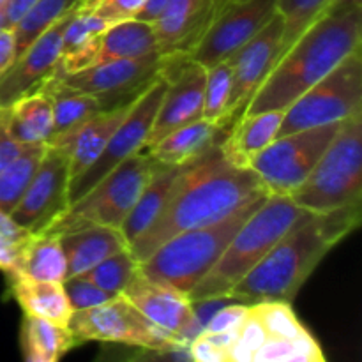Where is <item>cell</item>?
I'll return each instance as SVG.
<instances>
[{
  "instance_id": "cell-24",
  "label": "cell",
  "mask_w": 362,
  "mask_h": 362,
  "mask_svg": "<svg viewBox=\"0 0 362 362\" xmlns=\"http://www.w3.org/2000/svg\"><path fill=\"white\" fill-rule=\"evenodd\" d=\"M6 129L18 144H49L53 134V106L41 87L0 108Z\"/></svg>"
},
{
  "instance_id": "cell-19",
  "label": "cell",
  "mask_w": 362,
  "mask_h": 362,
  "mask_svg": "<svg viewBox=\"0 0 362 362\" xmlns=\"http://www.w3.org/2000/svg\"><path fill=\"white\" fill-rule=\"evenodd\" d=\"M225 0H170L152 21L161 55L189 59Z\"/></svg>"
},
{
  "instance_id": "cell-25",
  "label": "cell",
  "mask_w": 362,
  "mask_h": 362,
  "mask_svg": "<svg viewBox=\"0 0 362 362\" xmlns=\"http://www.w3.org/2000/svg\"><path fill=\"white\" fill-rule=\"evenodd\" d=\"M11 296L25 315L67 325L73 315L64 285L59 281H39L25 274L9 276Z\"/></svg>"
},
{
  "instance_id": "cell-8",
  "label": "cell",
  "mask_w": 362,
  "mask_h": 362,
  "mask_svg": "<svg viewBox=\"0 0 362 362\" xmlns=\"http://www.w3.org/2000/svg\"><path fill=\"white\" fill-rule=\"evenodd\" d=\"M357 113H362L361 49L346 57L285 110L278 136L343 122Z\"/></svg>"
},
{
  "instance_id": "cell-18",
  "label": "cell",
  "mask_w": 362,
  "mask_h": 362,
  "mask_svg": "<svg viewBox=\"0 0 362 362\" xmlns=\"http://www.w3.org/2000/svg\"><path fill=\"white\" fill-rule=\"evenodd\" d=\"M122 296L148 320L186 345H189L191 339L200 332L194 317V306L187 296L145 278L140 271L127 283Z\"/></svg>"
},
{
  "instance_id": "cell-43",
  "label": "cell",
  "mask_w": 362,
  "mask_h": 362,
  "mask_svg": "<svg viewBox=\"0 0 362 362\" xmlns=\"http://www.w3.org/2000/svg\"><path fill=\"white\" fill-rule=\"evenodd\" d=\"M35 2H37V0H6L2 9H4V16H6V21H7V27L13 28Z\"/></svg>"
},
{
  "instance_id": "cell-16",
  "label": "cell",
  "mask_w": 362,
  "mask_h": 362,
  "mask_svg": "<svg viewBox=\"0 0 362 362\" xmlns=\"http://www.w3.org/2000/svg\"><path fill=\"white\" fill-rule=\"evenodd\" d=\"M165 71L168 74V88L163 95L144 148L158 144L177 127L202 119L207 69L197 60L172 57Z\"/></svg>"
},
{
  "instance_id": "cell-1",
  "label": "cell",
  "mask_w": 362,
  "mask_h": 362,
  "mask_svg": "<svg viewBox=\"0 0 362 362\" xmlns=\"http://www.w3.org/2000/svg\"><path fill=\"white\" fill-rule=\"evenodd\" d=\"M269 191L251 168L226 161L219 145L182 166L158 218L129 244L138 262L177 233L212 225Z\"/></svg>"
},
{
  "instance_id": "cell-28",
  "label": "cell",
  "mask_w": 362,
  "mask_h": 362,
  "mask_svg": "<svg viewBox=\"0 0 362 362\" xmlns=\"http://www.w3.org/2000/svg\"><path fill=\"white\" fill-rule=\"evenodd\" d=\"M184 166V165H182ZM182 166H159L144 187L141 194L138 197L136 204L127 214L126 221L122 225V233L127 243H133L138 235L145 232L148 226L154 223L161 209L165 207L175 179L179 177Z\"/></svg>"
},
{
  "instance_id": "cell-22",
  "label": "cell",
  "mask_w": 362,
  "mask_h": 362,
  "mask_svg": "<svg viewBox=\"0 0 362 362\" xmlns=\"http://www.w3.org/2000/svg\"><path fill=\"white\" fill-rule=\"evenodd\" d=\"M283 115L285 110H269L240 117L219 144L226 161L240 168H250L251 159L278 138Z\"/></svg>"
},
{
  "instance_id": "cell-20",
  "label": "cell",
  "mask_w": 362,
  "mask_h": 362,
  "mask_svg": "<svg viewBox=\"0 0 362 362\" xmlns=\"http://www.w3.org/2000/svg\"><path fill=\"white\" fill-rule=\"evenodd\" d=\"M131 105L133 103L99 110L98 113H94L88 119H85L83 122L78 124L69 133L49 141L48 145L60 148L67 156V159H69L71 182L98 159L105 145L108 144L113 131L126 119L127 112L131 110Z\"/></svg>"
},
{
  "instance_id": "cell-35",
  "label": "cell",
  "mask_w": 362,
  "mask_h": 362,
  "mask_svg": "<svg viewBox=\"0 0 362 362\" xmlns=\"http://www.w3.org/2000/svg\"><path fill=\"white\" fill-rule=\"evenodd\" d=\"M205 69H207V78H205L202 119L225 127L230 88H232V66L228 60H223Z\"/></svg>"
},
{
  "instance_id": "cell-46",
  "label": "cell",
  "mask_w": 362,
  "mask_h": 362,
  "mask_svg": "<svg viewBox=\"0 0 362 362\" xmlns=\"http://www.w3.org/2000/svg\"><path fill=\"white\" fill-rule=\"evenodd\" d=\"M98 2H99V0H81V7H80V9L90 11L92 7H94Z\"/></svg>"
},
{
  "instance_id": "cell-9",
  "label": "cell",
  "mask_w": 362,
  "mask_h": 362,
  "mask_svg": "<svg viewBox=\"0 0 362 362\" xmlns=\"http://www.w3.org/2000/svg\"><path fill=\"white\" fill-rule=\"evenodd\" d=\"M67 327L80 343H120L163 354L187 349L186 343L148 320L122 293L94 308L73 311Z\"/></svg>"
},
{
  "instance_id": "cell-34",
  "label": "cell",
  "mask_w": 362,
  "mask_h": 362,
  "mask_svg": "<svg viewBox=\"0 0 362 362\" xmlns=\"http://www.w3.org/2000/svg\"><path fill=\"white\" fill-rule=\"evenodd\" d=\"M138 265H140V262L133 257V253L127 247V250H122L119 253L112 255V257L105 258V260L99 262L98 265H94V267L88 269L87 272L80 276L98 285L105 292H110L112 296H119L138 272Z\"/></svg>"
},
{
  "instance_id": "cell-21",
  "label": "cell",
  "mask_w": 362,
  "mask_h": 362,
  "mask_svg": "<svg viewBox=\"0 0 362 362\" xmlns=\"http://www.w3.org/2000/svg\"><path fill=\"white\" fill-rule=\"evenodd\" d=\"M59 239L67 260V278L83 274L105 258L129 247L122 230L103 225L62 233Z\"/></svg>"
},
{
  "instance_id": "cell-26",
  "label": "cell",
  "mask_w": 362,
  "mask_h": 362,
  "mask_svg": "<svg viewBox=\"0 0 362 362\" xmlns=\"http://www.w3.org/2000/svg\"><path fill=\"white\" fill-rule=\"evenodd\" d=\"M158 52V39L152 23L126 18L112 21L99 37L98 62L120 59H138Z\"/></svg>"
},
{
  "instance_id": "cell-42",
  "label": "cell",
  "mask_w": 362,
  "mask_h": 362,
  "mask_svg": "<svg viewBox=\"0 0 362 362\" xmlns=\"http://www.w3.org/2000/svg\"><path fill=\"white\" fill-rule=\"evenodd\" d=\"M14 59H16V48H14L13 28H4L0 32V76L6 73Z\"/></svg>"
},
{
  "instance_id": "cell-13",
  "label": "cell",
  "mask_w": 362,
  "mask_h": 362,
  "mask_svg": "<svg viewBox=\"0 0 362 362\" xmlns=\"http://www.w3.org/2000/svg\"><path fill=\"white\" fill-rule=\"evenodd\" d=\"M276 6L278 0H225L189 59L204 67L228 60L272 20Z\"/></svg>"
},
{
  "instance_id": "cell-31",
  "label": "cell",
  "mask_w": 362,
  "mask_h": 362,
  "mask_svg": "<svg viewBox=\"0 0 362 362\" xmlns=\"http://www.w3.org/2000/svg\"><path fill=\"white\" fill-rule=\"evenodd\" d=\"M48 144L23 145L18 158L0 173V211L11 214L23 198L42 161Z\"/></svg>"
},
{
  "instance_id": "cell-6",
  "label": "cell",
  "mask_w": 362,
  "mask_h": 362,
  "mask_svg": "<svg viewBox=\"0 0 362 362\" xmlns=\"http://www.w3.org/2000/svg\"><path fill=\"white\" fill-rule=\"evenodd\" d=\"M159 166L161 165L148 154L147 148H140L103 177L80 200L71 204L69 209L42 232L62 235L94 225L122 228L127 214Z\"/></svg>"
},
{
  "instance_id": "cell-2",
  "label": "cell",
  "mask_w": 362,
  "mask_h": 362,
  "mask_svg": "<svg viewBox=\"0 0 362 362\" xmlns=\"http://www.w3.org/2000/svg\"><path fill=\"white\" fill-rule=\"evenodd\" d=\"M362 200L327 212L306 211L228 293L240 303H292L320 262L361 225Z\"/></svg>"
},
{
  "instance_id": "cell-30",
  "label": "cell",
  "mask_w": 362,
  "mask_h": 362,
  "mask_svg": "<svg viewBox=\"0 0 362 362\" xmlns=\"http://www.w3.org/2000/svg\"><path fill=\"white\" fill-rule=\"evenodd\" d=\"M39 281H59L67 278V260L59 235L49 232L30 233L20 260V272Z\"/></svg>"
},
{
  "instance_id": "cell-36",
  "label": "cell",
  "mask_w": 362,
  "mask_h": 362,
  "mask_svg": "<svg viewBox=\"0 0 362 362\" xmlns=\"http://www.w3.org/2000/svg\"><path fill=\"white\" fill-rule=\"evenodd\" d=\"M329 0H278V13L283 16V39L279 57L296 39L324 14Z\"/></svg>"
},
{
  "instance_id": "cell-4",
  "label": "cell",
  "mask_w": 362,
  "mask_h": 362,
  "mask_svg": "<svg viewBox=\"0 0 362 362\" xmlns=\"http://www.w3.org/2000/svg\"><path fill=\"white\" fill-rule=\"evenodd\" d=\"M304 212L286 194H269L237 230L214 267L187 293V299L191 303L228 299L230 290L260 264Z\"/></svg>"
},
{
  "instance_id": "cell-23",
  "label": "cell",
  "mask_w": 362,
  "mask_h": 362,
  "mask_svg": "<svg viewBox=\"0 0 362 362\" xmlns=\"http://www.w3.org/2000/svg\"><path fill=\"white\" fill-rule=\"evenodd\" d=\"M228 131L223 126L209 120H194L148 147V154L163 166H182L193 163L207 154L212 147L221 144Z\"/></svg>"
},
{
  "instance_id": "cell-40",
  "label": "cell",
  "mask_w": 362,
  "mask_h": 362,
  "mask_svg": "<svg viewBox=\"0 0 362 362\" xmlns=\"http://www.w3.org/2000/svg\"><path fill=\"white\" fill-rule=\"evenodd\" d=\"M147 0H99L90 11L106 21H119L126 18H133Z\"/></svg>"
},
{
  "instance_id": "cell-14",
  "label": "cell",
  "mask_w": 362,
  "mask_h": 362,
  "mask_svg": "<svg viewBox=\"0 0 362 362\" xmlns=\"http://www.w3.org/2000/svg\"><path fill=\"white\" fill-rule=\"evenodd\" d=\"M69 159L48 145L30 186L9 216L28 232H42L69 209Z\"/></svg>"
},
{
  "instance_id": "cell-29",
  "label": "cell",
  "mask_w": 362,
  "mask_h": 362,
  "mask_svg": "<svg viewBox=\"0 0 362 362\" xmlns=\"http://www.w3.org/2000/svg\"><path fill=\"white\" fill-rule=\"evenodd\" d=\"M39 87L49 95L53 106V134L49 141L69 133L78 124L98 113L99 110H105L98 98L67 87L60 81L59 76H53V74Z\"/></svg>"
},
{
  "instance_id": "cell-12",
  "label": "cell",
  "mask_w": 362,
  "mask_h": 362,
  "mask_svg": "<svg viewBox=\"0 0 362 362\" xmlns=\"http://www.w3.org/2000/svg\"><path fill=\"white\" fill-rule=\"evenodd\" d=\"M170 59V55L156 52L138 59L99 62L59 78L67 87L98 98L103 108H113L133 103L165 71Z\"/></svg>"
},
{
  "instance_id": "cell-39",
  "label": "cell",
  "mask_w": 362,
  "mask_h": 362,
  "mask_svg": "<svg viewBox=\"0 0 362 362\" xmlns=\"http://www.w3.org/2000/svg\"><path fill=\"white\" fill-rule=\"evenodd\" d=\"M62 285L73 311L94 308L98 304H103L108 299H112V297H115L110 292H105L103 288H99L98 285H94L88 279H85L83 276H73V278L64 279Z\"/></svg>"
},
{
  "instance_id": "cell-27",
  "label": "cell",
  "mask_w": 362,
  "mask_h": 362,
  "mask_svg": "<svg viewBox=\"0 0 362 362\" xmlns=\"http://www.w3.org/2000/svg\"><path fill=\"white\" fill-rule=\"evenodd\" d=\"M78 343L67 325L25 315L21 324V350L28 362H57Z\"/></svg>"
},
{
  "instance_id": "cell-5",
  "label": "cell",
  "mask_w": 362,
  "mask_h": 362,
  "mask_svg": "<svg viewBox=\"0 0 362 362\" xmlns=\"http://www.w3.org/2000/svg\"><path fill=\"white\" fill-rule=\"evenodd\" d=\"M267 197L243 205L221 221L177 233L140 262L138 271L145 278L187 296L214 267L237 230Z\"/></svg>"
},
{
  "instance_id": "cell-45",
  "label": "cell",
  "mask_w": 362,
  "mask_h": 362,
  "mask_svg": "<svg viewBox=\"0 0 362 362\" xmlns=\"http://www.w3.org/2000/svg\"><path fill=\"white\" fill-rule=\"evenodd\" d=\"M361 7V0H329L325 13H336V11H345V9H356Z\"/></svg>"
},
{
  "instance_id": "cell-41",
  "label": "cell",
  "mask_w": 362,
  "mask_h": 362,
  "mask_svg": "<svg viewBox=\"0 0 362 362\" xmlns=\"http://www.w3.org/2000/svg\"><path fill=\"white\" fill-rule=\"evenodd\" d=\"M23 151V145L18 144L6 129L2 115H0V173L18 158V154Z\"/></svg>"
},
{
  "instance_id": "cell-11",
  "label": "cell",
  "mask_w": 362,
  "mask_h": 362,
  "mask_svg": "<svg viewBox=\"0 0 362 362\" xmlns=\"http://www.w3.org/2000/svg\"><path fill=\"white\" fill-rule=\"evenodd\" d=\"M166 69V67H165ZM168 88V74L163 71L140 95L133 101L131 110L120 126L113 131L108 144L101 151L94 163L76 177L69 186V204L80 200L85 193L92 189L105 175H108L117 165L129 158L131 154L144 148L161 99Z\"/></svg>"
},
{
  "instance_id": "cell-7",
  "label": "cell",
  "mask_w": 362,
  "mask_h": 362,
  "mask_svg": "<svg viewBox=\"0 0 362 362\" xmlns=\"http://www.w3.org/2000/svg\"><path fill=\"white\" fill-rule=\"evenodd\" d=\"M290 198L311 212L334 211L362 200V113L343 120L315 168Z\"/></svg>"
},
{
  "instance_id": "cell-44",
  "label": "cell",
  "mask_w": 362,
  "mask_h": 362,
  "mask_svg": "<svg viewBox=\"0 0 362 362\" xmlns=\"http://www.w3.org/2000/svg\"><path fill=\"white\" fill-rule=\"evenodd\" d=\"M168 2H170V0H147V2L141 6V9L138 11V13L134 14L133 18L152 23V21H154L156 18H158L159 14L163 13V9H165L166 4H168Z\"/></svg>"
},
{
  "instance_id": "cell-33",
  "label": "cell",
  "mask_w": 362,
  "mask_h": 362,
  "mask_svg": "<svg viewBox=\"0 0 362 362\" xmlns=\"http://www.w3.org/2000/svg\"><path fill=\"white\" fill-rule=\"evenodd\" d=\"M317 339L308 332L300 338H265L253 362H324Z\"/></svg>"
},
{
  "instance_id": "cell-32",
  "label": "cell",
  "mask_w": 362,
  "mask_h": 362,
  "mask_svg": "<svg viewBox=\"0 0 362 362\" xmlns=\"http://www.w3.org/2000/svg\"><path fill=\"white\" fill-rule=\"evenodd\" d=\"M76 7H81V0H37L13 27L16 57H20L55 21Z\"/></svg>"
},
{
  "instance_id": "cell-10",
  "label": "cell",
  "mask_w": 362,
  "mask_h": 362,
  "mask_svg": "<svg viewBox=\"0 0 362 362\" xmlns=\"http://www.w3.org/2000/svg\"><path fill=\"white\" fill-rule=\"evenodd\" d=\"M343 122L278 136L250 163L269 194H290L306 180Z\"/></svg>"
},
{
  "instance_id": "cell-3",
  "label": "cell",
  "mask_w": 362,
  "mask_h": 362,
  "mask_svg": "<svg viewBox=\"0 0 362 362\" xmlns=\"http://www.w3.org/2000/svg\"><path fill=\"white\" fill-rule=\"evenodd\" d=\"M361 7L322 14L279 57L247 103L244 115L286 110L339 62L361 49Z\"/></svg>"
},
{
  "instance_id": "cell-47",
  "label": "cell",
  "mask_w": 362,
  "mask_h": 362,
  "mask_svg": "<svg viewBox=\"0 0 362 362\" xmlns=\"http://www.w3.org/2000/svg\"><path fill=\"white\" fill-rule=\"evenodd\" d=\"M4 4H6V0H0V7H2Z\"/></svg>"
},
{
  "instance_id": "cell-38",
  "label": "cell",
  "mask_w": 362,
  "mask_h": 362,
  "mask_svg": "<svg viewBox=\"0 0 362 362\" xmlns=\"http://www.w3.org/2000/svg\"><path fill=\"white\" fill-rule=\"evenodd\" d=\"M30 233L16 225L7 212L0 211V271L7 278L20 272L21 253Z\"/></svg>"
},
{
  "instance_id": "cell-15",
  "label": "cell",
  "mask_w": 362,
  "mask_h": 362,
  "mask_svg": "<svg viewBox=\"0 0 362 362\" xmlns=\"http://www.w3.org/2000/svg\"><path fill=\"white\" fill-rule=\"evenodd\" d=\"M281 39L283 16L276 13L257 35H253L228 59L232 66V88H230L225 127H232L244 115L247 103L278 62Z\"/></svg>"
},
{
  "instance_id": "cell-37",
  "label": "cell",
  "mask_w": 362,
  "mask_h": 362,
  "mask_svg": "<svg viewBox=\"0 0 362 362\" xmlns=\"http://www.w3.org/2000/svg\"><path fill=\"white\" fill-rule=\"evenodd\" d=\"M251 310L264 325L267 338H300L308 334L306 329L297 320L296 313L285 300H258L251 303Z\"/></svg>"
},
{
  "instance_id": "cell-17",
  "label": "cell",
  "mask_w": 362,
  "mask_h": 362,
  "mask_svg": "<svg viewBox=\"0 0 362 362\" xmlns=\"http://www.w3.org/2000/svg\"><path fill=\"white\" fill-rule=\"evenodd\" d=\"M78 9V7H76ZM73 9L66 16L42 32L20 57L14 59L0 76V108L11 105L27 92L34 90L45 80H48L57 69L60 55H62V37L66 25L69 23Z\"/></svg>"
}]
</instances>
